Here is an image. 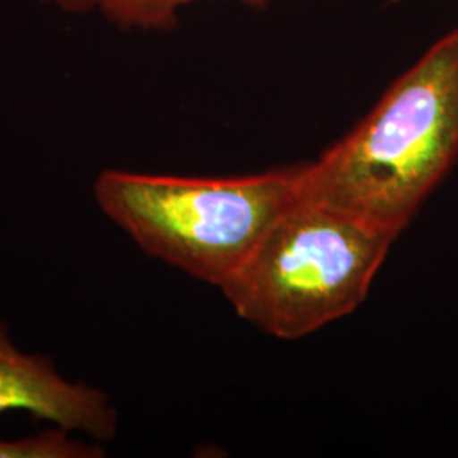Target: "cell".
Returning a JSON list of instances; mask_svg holds the SVG:
<instances>
[{
  "instance_id": "obj_1",
  "label": "cell",
  "mask_w": 458,
  "mask_h": 458,
  "mask_svg": "<svg viewBox=\"0 0 458 458\" xmlns=\"http://www.w3.org/2000/svg\"><path fill=\"white\" fill-rule=\"evenodd\" d=\"M458 165V28L395 79L374 109L304 165L302 194L399 236Z\"/></svg>"
},
{
  "instance_id": "obj_2",
  "label": "cell",
  "mask_w": 458,
  "mask_h": 458,
  "mask_svg": "<svg viewBox=\"0 0 458 458\" xmlns=\"http://www.w3.org/2000/svg\"><path fill=\"white\" fill-rule=\"evenodd\" d=\"M302 175L304 165L229 179L104 170L94 197L149 257L221 289L302 197Z\"/></svg>"
},
{
  "instance_id": "obj_3",
  "label": "cell",
  "mask_w": 458,
  "mask_h": 458,
  "mask_svg": "<svg viewBox=\"0 0 458 458\" xmlns=\"http://www.w3.org/2000/svg\"><path fill=\"white\" fill-rule=\"evenodd\" d=\"M395 240L302 194L221 291L265 333L302 338L360 306Z\"/></svg>"
},
{
  "instance_id": "obj_4",
  "label": "cell",
  "mask_w": 458,
  "mask_h": 458,
  "mask_svg": "<svg viewBox=\"0 0 458 458\" xmlns=\"http://www.w3.org/2000/svg\"><path fill=\"white\" fill-rule=\"evenodd\" d=\"M26 411L36 420L111 442L117 412L109 395L83 382H68L45 355L22 353L0 323V414Z\"/></svg>"
},
{
  "instance_id": "obj_5",
  "label": "cell",
  "mask_w": 458,
  "mask_h": 458,
  "mask_svg": "<svg viewBox=\"0 0 458 458\" xmlns=\"http://www.w3.org/2000/svg\"><path fill=\"white\" fill-rule=\"evenodd\" d=\"M70 16H98L124 33H168L181 26V13L199 2H236L265 7L274 0H38Z\"/></svg>"
},
{
  "instance_id": "obj_6",
  "label": "cell",
  "mask_w": 458,
  "mask_h": 458,
  "mask_svg": "<svg viewBox=\"0 0 458 458\" xmlns=\"http://www.w3.org/2000/svg\"><path fill=\"white\" fill-rule=\"evenodd\" d=\"M60 426L45 429L34 437L19 440L0 438V458H102L100 445H89L68 437Z\"/></svg>"
}]
</instances>
